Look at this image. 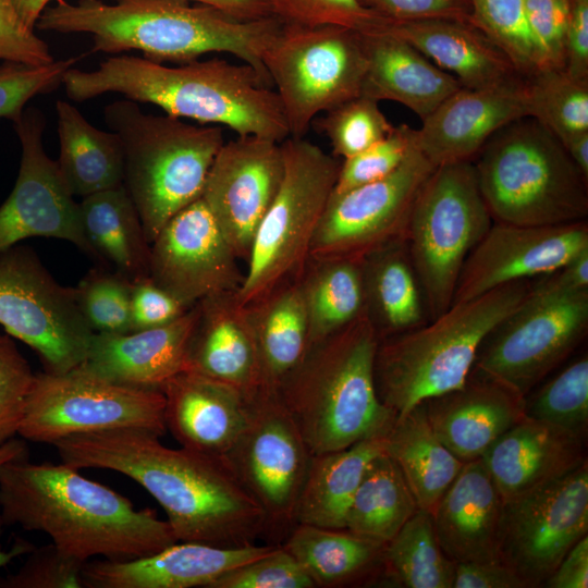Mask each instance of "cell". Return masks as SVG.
Here are the masks:
<instances>
[{
	"label": "cell",
	"mask_w": 588,
	"mask_h": 588,
	"mask_svg": "<svg viewBox=\"0 0 588 588\" xmlns=\"http://www.w3.org/2000/svg\"><path fill=\"white\" fill-rule=\"evenodd\" d=\"M571 7L569 0H524L540 71L565 68V40Z\"/></svg>",
	"instance_id": "52"
},
{
	"label": "cell",
	"mask_w": 588,
	"mask_h": 588,
	"mask_svg": "<svg viewBox=\"0 0 588 588\" xmlns=\"http://www.w3.org/2000/svg\"><path fill=\"white\" fill-rule=\"evenodd\" d=\"M522 280L452 303L412 330L380 339L375 382L381 402L396 416L428 399L464 385L491 331L527 296Z\"/></svg>",
	"instance_id": "6"
},
{
	"label": "cell",
	"mask_w": 588,
	"mask_h": 588,
	"mask_svg": "<svg viewBox=\"0 0 588 588\" xmlns=\"http://www.w3.org/2000/svg\"><path fill=\"white\" fill-rule=\"evenodd\" d=\"M281 147L283 176L258 225L236 293L244 305L301 275L340 170L336 157L304 137L290 136Z\"/></svg>",
	"instance_id": "9"
},
{
	"label": "cell",
	"mask_w": 588,
	"mask_h": 588,
	"mask_svg": "<svg viewBox=\"0 0 588 588\" xmlns=\"http://www.w3.org/2000/svg\"><path fill=\"white\" fill-rule=\"evenodd\" d=\"M12 123L21 143V162L15 185L0 206V252L28 237H52L74 244L99 264L83 232L78 203L57 161L45 152L44 113L28 107Z\"/></svg>",
	"instance_id": "18"
},
{
	"label": "cell",
	"mask_w": 588,
	"mask_h": 588,
	"mask_svg": "<svg viewBox=\"0 0 588 588\" xmlns=\"http://www.w3.org/2000/svg\"><path fill=\"white\" fill-rule=\"evenodd\" d=\"M367 59L362 95L404 105L421 120L462 85L404 39L362 34Z\"/></svg>",
	"instance_id": "31"
},
{
	"label": "cell",
	"mask_w": 588,
	"mask_h": 588,
	"mask_svg": "<svg viewBox=\"0 0 588 588\" xmlns=\"http://www.w3.org/2000/svg\"><path fill=\"white\" fill-rule=\"evenodd\" d=\"M384 453L400 468L418 509L429 512L464 465L436 434L424 402L396 416Z\"/></svg>",
	"instance_id": "35"
},
{
	"label": "cell",
	"mask_w": 588,
	"mask_h": 588,
	"mask_svg": "<svg viewBox=\"0 0 588 588\" xmlns=\"http://www.w3.org/2000/svg\"><path fill=\"white\" fill-rule=\"evenodd\" d=\"M547 275L564 290H588V248L580 250L556 271Z\"/></svg>",
	"instance_id": "61"
},
{
	"label": "cell",
	"mask_w": 588,
	"mask_h": 588,
	"mask_svg": "<svg viewBox=\"0 0 588 588\" xmlns=\"http://www.w3.org/2000/svg\"><path fill=\"white\" fill-rule=\"evenodd\" d=\"M279 17L242 20L187 0H65L46 7L35 27L93 35V50L142 51L161 63H186L210 52L235 56L268 77L264 56L279 34ZM270 81V79H269Z\"/></svg>",
	"instance_id": "4"
},
{
	"label": "cell",
	"mask_w": 588,
	"mask_h": 588,
	"mask_svg": "<svg viewBox=\"0 0 588 588\" xmlns=\"http://www.w3.org/2000/svg\"><path fill=\"white\" fill-rule=\"evenodd\" d=\"M197 315L195 304L164 326L127 333H95L78 367L118 384L160 390L166 381L187 369Z\"/></svg>",
	"instance_id": "25"
},
{
	"label": "cell",
	"mask_w": 588,
	"mask_h": 588,
	"mask_svg": "<svg viewBox=\"0 0 588 588\" xmlns=\"http://www.w3.org/2000/svg\"><path fill=\"white\" fill-rule=\"evenodd\" d=\"M247 308L265 389L277 391L309 346L308 319L298 279L277 286Z\"/></svg>",
	"instance_id": "38"
},
{
	"label": "cell",
	"mask_w": 588,
	"mask_h": 588,
	"mask_svg": "<svg viewBox=\"0 0 588 588\" xmlns=\"http://www.w3.org/2000/svg\"><path fill=\"white\" fill-rule=\"evenodd\" d=\"M83 565L50 543L33 549L15 574L0 579V588H82L79 576Z\"/></svg>",
	"instance_id": "53"
},
{
	"label": "cell",
	"mask_w": 588,
	"mask_h": 588,
	"mask_svg": "<svg viewBox=\"0 0 588 588\" xmlns=\"http://www.w3.org/2000/svg\"><path fill=\"white\" fill-rule=\"evenodd\" d=\"M280 546L297 560L315 587H346L383 577L385 543L346 529L296 524Z\"/></svg>",
	"instance_id": "32"
},
{
	"label": "cell",
	"mask_w": 588,
	"mask_h": 588,
	"mask_svg": "<svg viewBox=\"0 0 588 588\" xmlns=\"http://www.w3.org/2000/svg\"><path fill=\"white\" fill-rule=\"evenodd\" d=\"M470 24L478 28L517 72L528 78L540 71L535 44L527 24L524 0H469Z\"/></svg>",
	"instance_id": "44"
},
{
	"label": "cell",
	"mask_w": 588,
	"mask_h": 588,
	"mask_svg": "<svg viewBox=\"0 0 588 588\" xmlns=\"http://www.w3.org/2000/svg\"><path fill=\"white\" fill-rule=\"evenodd\" d=\"M160 390L118 384L79 367L35 373L17 434L52 445L60 439L135 428L159 438L167 431Z\"/></svg>",
	"instance_id": "13"
},
{
	"label": "cell",
	"mask_w": 588,
	"mask_h": 588,
	"mask_svg": "<svg viewBox=\"0 0 588 588\" xmlns=\"http://www.w3.org/2000/svg\"><path fill=\"white\" fill-rule=\"evenodd\" d=\"M35 373L10 335H0V445L14 438Z\"/></svg>",
	"instance_id": "51"
},
{
	"label": "cell",
	"mask_w": 588,
	"mask_h": 588,
	"mask_svg": "<svg viewBox=\"0 0 588 588\" xmlns=\"http://www.w3.org/2000/svg\"><path fill=\"white\" fill-rule=\"evenodd\" d=\"M564 70L574 78L588 79V0L572 3Z\"/></svg>",
	"instance_id": "58"
},
{
	"label": "cell",
	"mask_w": 588,
	"mask_h": 588,
	"mask_svg": "<svg viewBox=\"0 0 588 588\" xmlns=\"http://www.w3.org/2000/svg\"><path fill=\"white\" fill-rule=\"evenodd\" d=\"M587 329L588 290H564L543 275L486 338L471 372L524 399L566 360Z\"/></svg>",
	"instance_id": "11"
},
{
	"label": "cell",
	"mask_w": 588,
	"mask_h": 588,
	"mask_svg": "<svg viewBox=\"0 0 588 588\" xmlns=\"http://www.w3.org/2000/svg\"><path fill=\"white\" fill-rule=\"evenodd\" d=\"M532 118L565 144L588 132V79L565 70H543L528 77Z\"/></svg>",
	"instance_id": "43"
},
{
	"label": "cell",
	"mask_w": 588,
	"mask_h": 588,
	"mask_svg": "<svg viewBox=\"0 0 588 588\" xmlns=\"http://www.w3.org/2000/svg\"><path fill=\"white\" fill-rule=\"evenodd\" d=\"M132 281L117 271L89 270L74 287L77 305L95 333L131 332Z\"/></svg>",
	"instance_id": "46"
},
{
	"label": "cell",
	"mask_w": 588,
	"mask_h": 588,
	"mask_svg": "<svg viewBox=\"0 0 588 588\" xmlns=\"http://www.w3.org/2000/svg\"><path fill=\"white\" fill-rule=\"evenodd\" d=\"M564 147L583 174L588 177V132L574 136Z\"/></svg>",
	"instance_id": "62"
},
{
	"label": "cell",
	"mask_w": 588,
	"mask_h": 588,
	"mask_svg": "<svg viewBox=\"0 0 588 588\" xmlns=\"http://www.w3.org/2000/svg\"><path fill=\"white\" fill-rule=\"evenodd\" d=\"M366 311L380 339L427 321L419 280L406 240L388 244L360 260Z\"/></svg>",
	"instance_id": "34"
},
{
	"label": "cell",
	"mask_w": 588,
	"mask_h": 588,
	"mask_svg": "<svg viewBox=\"0 0 588 588\" xmlns=\"http://www.w3.org/2000/svg\"><path fill=\"white\" fill-rule=\"evenodd\" d=\"M211 588H315L297 560L281 546L267 554L235 567Z\"/></svg>",
	"instance_id": "50"
},
{
	"label": "cell",
	"mask_w": 588,
	"mask_h": 588,
	"mask_svg": "<svg viewBox=\"0 0 588 588\" xmlns=\"http://www.w3.org/2000/svg\"><path fill=\"white\" fill-rule=\"evenodd\" d=\"M0 59L28 65L54 61L49 46L23 22L13 0H0Z\"/></svg>",
	"instance_id": "54"
},
{
	"label": "cell",
	"mask_w": 588,
	"mask_h": 588,
	"mask_svg": "<svg viewBox=\"0 0 588 588\" xmlns=\"http://www.w3.org/2000/svg\"><path fill=\"white\" fill-rule=\"evenodd\" d=\"M60 175L73 196L123 184L124 151L118 134L91 125L70 102H56Z\"/></svg>",
	"instance_id": "37"
},
{
	"label": "cell",
	"mask_w": 588,
	"mask_h": 588,
	"mask_svg": "<svg viewBox=\"0 0 588 588\" xmlns=\"http://www.w3.org/2000/svg\"><path fill=\"white\" fill-rule=\"evenodd\" d=\"M28 456L24 441L12 438L0 445V466L8 461Z\"/></svg>",
	"instance_id": "64"
},
{
	"label": "cell",
	"mask_w": 588,
	"mask_h": 588,
	"mask_svg": "<svg viewBox=\"0 0 588 588\" xmlns=\"http://www.w3.org/2000/svg\"><path fill=\"white\" fill-rule=\"evenodd\" d=\"M103 117L122 142L123 185L151 243L174 215L200 198L210 167L225 143L223 130L169 114H147L130 99L106 106Z\"/></svg>",
	"instance_id": "8"
},
{
	"label": "cell",
	"mask_w": 588,
	"mask_h": 588,
	"mask_svg": "<svg viewBox=\"0 0 588 588\" xmlns=\"http://www.w3.org/2000/svg\"><path fill=\"white\" fill-rule=\"evenodd\" d=\"M262 63L277 87L290 136L297 138L319 113L362 95L367 68L360 33L284 22Z\"/></svg>",
	"instance_id": "12"
},
{
	"label": "cell",
	"mask_w": 588,
	"mask_h": 588,
	"mask_svg": "<svg viewBox=\"0 0 588 588\" xmlns=\"http://www.w3.org/2000/svg\"><path fill=\"white\" fill-rule=\"evenodd\" d=\"M52 445L71 467L109 469L139 483L166 512L177 541L238 548L266 534L261 509L223 457L171 449L135 428L75 434Z\"/></svg>",
	"instance_id": "1"
},
{
	"label": "cell",
	"mask_w": 588,
	"mask_h": 588,
	"mask_svg": "<svg viewBox=\"0 0 588 588\" xmlns=\"http://www.w3.org/2000/svg\"><path fill=\"white\" fill-rule=\"evenodd\" d=\"M524 416L586 439L588 429V357L572 360L524 397Z\"/></svg>",
	"instance_id": "42"
},
{
	"label": "cell",
	"mask_w": 588,
	"mask_h": 588,
	"mask_svg": "<svg viewBox=\"0 0 588 588\" xmlns=\"http://www.w3.org/2000/svg\"><path fill=\"white\" fill-rule=\"evenodd\" d=\"M480 458L503 501L559 479L587 461L585 439L525 416Z\"/></svg>",
	"instance_id": "28"
},
{
	"label": "cell",
	"mask_w": 588,
	"mask_h": 588,
	"mask_svg": "<svg viewBox=\"0 0 588 588\" xmlns=\"http://www.w3.org/2000/svg\"><path fill=\"white\" fill-rule=\"evenodd\" d=\"M167 430L182 448L223 457L245 429L252 399L241 390L184 370L166 381Z\"/></svg>",
	"instance_id": "24"
},
{
	"label": "cell",
	"mask_w": 588,
	"mask_h": 588,
	"mask_svg": "<svg viewBox=\"0 0 588 588\" xmlns=\"http://www.w3.org/2000/svg\"><path fill=\"white\" fill-rule=\"evenodd\" d=\"M473 162L493 222L543 226L588 216V177L532 117L498 131Z\"/></svg>",
	"instance_id": "7"
},
{
	"label": "cell",
	"mask_w": 588,
	"mask_h": 588,
	"mask_svg": "<svg viewBox=\"0 0 588 588\" xmlns=\"http://www.w3.org/2000/svg\"><path fill=\"white\" fill-rule=\"evenodd\" d=\"M452 588H526L524 581L501 561L455 563Z\"/></svg>",
	"instance_id": "57"
},
{
	"label": "cell",
	"mask_w": 588,
	"mask_h": 588,
	"mask_svg": "<svg viewBox=\"0 0 588 588\" xmlns=\"http://www.w3.org/2000/svg\"><path fill=\"white\" fill-rule=\"evenodd\" d=\"M436 167L413 145L389 175L332 194L314 235L309 258L362 260L406 240L415 199Z\"/></svg>",
	"instance_id": "17"
},
{
	"label": "cell",
	"mask_w": 588,
	"mask_h": 588,
	"mask_svg": "<svg viewBox=\"0 0 588 588\" xmlns=\"http://www.w3.org/2000/svg\"><path fill=\"white\" fill-rule=\"evenodd\" d=\"M311 456L277 392H257L247 425L223 460L261 509L266 534L285 538L296 525Z\"/></svg>",
	"instance_id": "15"
},
{
	"label": "cell",
	"mask_w": 588,
	"mask_h": 588,
	"mask_svg": "<svg viewBox=\"0 0 588 588\" xmlns=\"http://www.w3.org/2000/svg\"><path fill=\"white\" fill-rule=\"evenodd\" d=\"M415 130L407 124L394 126L384 138L340 164L332 194L380 180L392 173L414 145Z\"/></svg>",
	"instance_id": "48"
},
{
	"label": "cell",
	"mask_w": 588,
	"mask_h": 588,
	"mask_svg": "<svg viewBox=\"0 0 588 588\" xmlns=\"http://www.w3.org/2000/svg\"><path fill=\"white\" fill-rule=\"evenodd\" d=\"M585 248L586 220L543 226L493 222L468 255L452 303L550 274Z\"/></svg>",
	"instance_id": "21"
},
{
	"label": "cell",
	"mask_w": 588,
	"mask_h": 588,
	"mask_svg": "<svg viewBox=\"0 0 588 588\" xmlns=\"http://www.w3.org/2000/svg\"><path fill=\"white\" fill-rule=\"evenodd\" d=\"M0 324L36 352L48 373L78 367L95 334L74 287L58 283L37 254L20 244L0 252Z\"/></svg>",
	"instance_id": "14"
},
{
	"label": "cell",
	"mask_w": 588,
	"mask_h": 588,
	"mask_svg": "<svg viewBox=\"0 0 588 588\" xmlns=\"http://www.w3.org/2000/svg\"><path fill=\"white\" fill-rule=\"evenodd\" d=\"M390 20L453 19L469 22L465 0H363Z\"/></svg>",
	"instance_id": "56"
},
{
	"label": "cell",
	"mask_w": 588,
	"mask_h": 588,
	"mask_svg": "<svg viewBox=\"0 0 588 588\" xmlns=\"http://www.w3.org/2000/svg\"><path fill=\"white\" fill-rule=\"evenodd\" d=\"M397 36L465 88H483L522 76L478 28L453 19L390 20L383 29Z\"/></svg>",
	"instance_id": "30"
},
{
	"label": "cell",
	"mask_w": 588,
	"mask_h": 588,
	"mask_svg": "<svg viewBox=\"0 0 588 588\" xmlns=\"http://www.w3.org/2000/svg\"><path fill=\"white\" fill-rule=\"evenodd\" d=\"M417 509L400 468L382 452L370 461L363 475L344 529L387 544Z\"/></svg>",
	"instance_id": "40"
},
{
	"label": "cell",
	"mask_w": 588,
	"mask_h": 588,
	"mask_svg": "<svg viewBox=\"0 0 588 588\" xmlns=\"http://www.w3.org/2000/svg\"><path fill=\"white\" fill-rule=\"evenodd\" d=\"M283 169L281 143L254 135L224 143L210 167L200 198L238 259L248 260Z\"/></svg>",
	"instance_id": "20"
},
{
	"label": "cell",
	"mask_w": 588,
	"mask_h": 588,
	"mask_svg": "<svg viewBox=\"0 0 588 588\" xmlns=\"http://www.w3.org/2000/svg\"><path fill=\"white\" fill-rule=\"evenodd\" d=\"M278 544L222 548L177 541L146 558L84 563L85 588H211L229 571L256 560Z\"/></svg>",
	"instance_id": "23"
},
{
	"label": "cell",
	"mask_w": 588,
	"mask_h": 588,
	"mask_svg": "<svg viewBox=\"0 0 588 588\" xmlns=\"http://www.w3.org/2000/svg\"><path fill=\"white\" fill-rule=\"evenodd\" d=\"M68 97L81 102L118 93L166 114L200 124L226 126L237 136L282 143L290 137L283 107L271 82L247 63L194 60L166 66L146 58L111 57L94 71L69 69L62 79Z\"/></svg>",
	"instance_id": "3"
},
{
	"label": "cell",
	"mask_w": 588,
	"mask_h": 588,
	"mask_svg": "<svg viewBox=\"0 0 588 588\" xmlns=\"http://www.w3.org/2000/svg\"><path fill=\"white\" fill-rule=\"evenodd\" d=\"M209 5L242 20L277 17L271 0H187Z\"/></svg>",
	"instance_id": "60"
},
{
	"label": "cell",
	"mask_w": 588,
	"mask_h": 588,
	"mask_svg": "<svg viewBox=\"0 0 588 588\" xmlns=\"http://www.w3.org/2000/svg\"><path fill=\"white\" fill-rule=\"evenodd\" d=\"M587 535L586 461L559 479L503 501L498 558L526 588L543 587L568 550Z\"/></svg>",
	"instance_id": "16"
},
{
	"label": "cell",
	"mask_w": 588,
	"mask_h": 588,
	"mask_svg": "<svg viewBox=\"0 0 588 588\" xmlns=\"http://www.w3.org/2000/svg\"><path fill=\"white\" fill-rule=\"evenodd\" d=\"M51 1L60 2L62 0H13L23 22L33 29L39 15Z\"/></svg>",
	"instance_id": "63"
},
{
	"label": "cell",
	"mask_w": 588,
	"mask_h": 588,
	"mask_svg": "<svg viewBox=\"0 0 588 588\" xmlns=\"http://www.w3.org/2000/svg\"><path fill=\"white\" fill-rule=\"evenodd\" d=\"M379 101L359 95L314 120L330 142L334 157L348 159L389 135L394 125L380 110Z\"/></svg>",
	"instance_id": "45"
},
{
	"label": "cell",
	"mask_w": 588,
	"mask_h": 588,
	"mask_svg": "<svg viewBox=\"0 0 588 588\" xmlns=\"http://www.w3.org/2000/svg\"><path fill=\"white\" fill-rule=\"evenodd\" d=\"M492 223L473 161L433 169L415 199L406 233L428 319L451 306L463 266Z\"/></svg>",
	"instance_id": "10"
},
{
	"label": "cell",
	"mask_w": 588,
	"mask_h": 588,
	"mask_svg": "<svg viewBox=\"0 0 588 588\" xmlns=\"http://www.w3.org/2000/svg\"><path fill=\"white\" fill-rule=\"evenodd\" d=\"M297 279L308 319L309 346L366 311L360 260L309 258Z\"/></svg>",
	"instance_id": "39"
},
{
	"label": "cell",
	"mask_w": 588,
	"mask_h": 588,
	"mask_svg": "<svg viewBox=\"0 0 588 588\" xmlns=\"http://www.w3.org/2000/svg\"><path fill=\"white\" fill-rule=\"evenodd\" d=\"M547 588L588 587V536L576 542L546 580Z\"/></svg>",
	"instance_id": "59"
},
{
	"label": "cell",
	"mask_w": 588,
	"mask_h": 588,
	"mask_svg": "<svg viewBox=\"0 0 588 588\" xmlns=\"http://www.w3.org/2000/svg\"><path fill=\"white\" fill-rule=\"evenodd\" d=\"M236 293L224 292L196 303L198 315L186 370L230 384L252 396L266 389L248 308Z\"/></svg>",
	"instance_id": "26"
},
{
	"label": "cell",
	"mask_w": 588,
	"mask_h": 588,
	"mask_svg": "<svg viewBox=\"0 0 588 588\" xmlns=\"http://www.w3.org/2000/svg\"><path fill=\"white\" fill-rule=\"evenodd\" d=\"M0 519L48 535L65 556L128 561L177 542L167 520L64 463L23 456L0 466Z\"/></svg>",
	"instance_id": "2"
},
{
	"label": "cell",
	"mask_w": 588,
	"mask_h": 588,
	"mask_svg": "<svg viewBox=\"0 0 588 588\" xmlns=\"http://www.w3.org/2000/svg\"><path fill=\"white\" fill-rule=\"evenodd\" d=\"M455 562L442 550L431 512L417 509L385 544L383 577L405 588H452Z\"/></svg>",
	"instance_id": "41"
},
{
	"label": "cell",
	"mask_w": 588,
	"mask_h": 588,
	"mask_svg": "<svg viewBox=\"0 0 588 588\" xmlns=\"http://www.w3.org/2000/svg\"><path fill=\"white\" fill-rule=\"evenodd\" d=\"M385 437L313 455L296 507V524L344 529L352 499L370 461L384 452Z\"/></svg>",
	"instance_id": "36"
},
{
	"label": "cell",
	"mask_w": 588,
	"mask_h": 588,
	"mask_svg": "<svg viewBox=\"0 0 588 588\" xmlns=\"http://www.w3.org/2000/svg\"><path fill=\"white\" fill-rule=\"evenodd\" d=\"M502 505L503 499L482 460L464 463L431 512L443 552L455 563L499 560Z\"/></svg>",
	"instance_id": "29"
},
{
	"label": "cell",
	"mask_w": 588,
	"mask_h": 588,
	"mask_svg": "<svg viewBox=\"0 0 588 588\" xmlns=\"http://www.w3.org/2000/svg\"><path fill=\"white\" fill-rule=\"evenodd\" d=\"M275 16L305 26H340L360 34L379 33L387 17L363 0H271Z\"/></svg>",
	"instance_id": "47"
},
{
	"label": "cell",
	"mask_w": 588,
	"mask_h": 588,
	"mask_svg": "<svg viewBox=\"0 0 588 588\" xmlns=\"http://www.w3.org/2000/svg\"><path fill=\"white\" fill-rule=\"evenodd\" d=\"M189 308L156 284L149 275L132 281L131 331L164 326L183 316Z\"/></svg>",
	"instance_id": "55"
},
{
	"label": "cell",
	"mask_w": 588,
	"mask_h": 588,
	"mask_svg": "<svg viewBox=\"0 0 588 588\" xmlns=\"http://www.w3.org/2000/svg\"><path fill=\"white\" fill-rule=\"evenodd\" d=\"M379 341L365 311L311 344L275 391L313 455L391 430L396 415L381 402L375 382Z\"/></svg>",
	"instance_id": "5"
},
{
	"label": "cell",
	"mask_w": 588,
	"mask_h": 588,
	"mask_svg": "<svg viewBox=\"0 0 588 588\" xmlns=\"http://www.w3.org/2000/svg\"><path fill=\"white\" fill-rule=\"evenodd\" d=\"M78 57L53 61L46 65H28L4 61L0 65V119L15 121L33 97L48 94L62 84L64 73Z\"/></svg>",
	"instance_id": "49"
},
{
	"label": "cell",
	"mask_w": 588,
	"mask_h": 588,
	"mask_svg": "<svg viewBox=\"0 0 588 588\" xmlns=\"http://www.w3.org/2000/svg\"><path fill=\"white\" fill-rule=\"evenodd\" d=\"M532 117L529 81L461 87L422 120L414 146L434 166L473 161L502 127Z\"/></svg>",
	"instance_id": "22"
},
{
	"label": "cell",
	"mask_w": 588,
	"mask_h": 588,
	"mask_svg": "<svg viewBox=\"0 0 588 588\" xmlns=\"http://www.w3.org/2000/svg\"><path fill=\"white\" fill-rule=\"evenodd\" d=\"M237 260L198 198L174 215L150 243L149 277L192 307L208 296L238 291L244 274Z\"/></svg>",
	"instance_id": "19"
},
{
	"label": "cell",
	"mask_w": 588,
	"mask_h": 588,
	"mask_svg": "<svg viewBox=\"0 0 588 588\" xmlns=\"http://www.w3.org/2000/svg\"><path fill=\"white\" fill-rule=\"evenodd\" d=\"M78 207L83 232L99 267L112 266L131 281L149 275L150 243L123 184L83 197Z\"/></svg>",
	"instance_id": "33"
},
{
	"label": "cell",
	"mask_w": 588,
	"mask_h": 588,
	"mask_svg": "<svg viewBox=\"0 0 588 588\" xmlns=\"http://www.w3.org/2000/svg\"><path fill=\"white\" fill-rule=\"evenodd\" d=\"M424 403L436 434L463 463L480 458L524 417L523 397L471 371L461 388Z\"/></svg>",
	"instance_id": "27"
}]
</instances>
